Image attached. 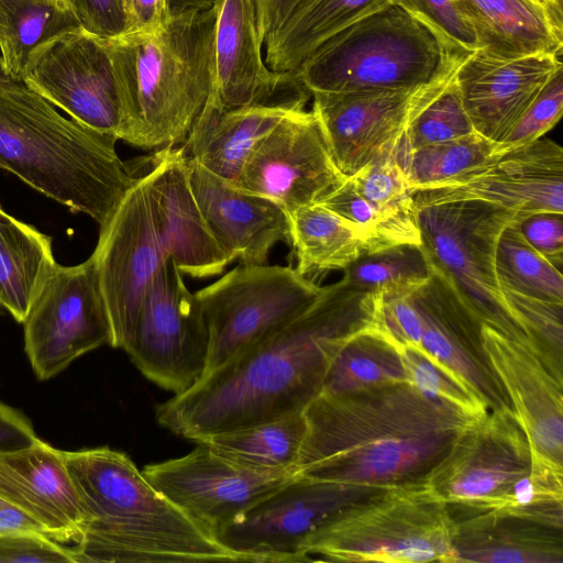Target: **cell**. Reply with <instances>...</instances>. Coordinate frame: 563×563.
I'll list each match as a JSON object with an SVG mask.
<instances>
[{"mask_svg": "<svg viewBox=\"0 0 563 563\" xmlns=\"http://www.w3.org/2000/svg\"><path fill=\"white\" fill-rule=\"evenodd\" d=\"M455 521L426 483L384 487L357 500L305 542V562H452Z\"/></svg>", "mask_w": 563, "mask_h": 563, "instance_id": "8992f818", "label": "cell"}, {"mask_svg": "<svg viewBox=\"0 0 563 563\" xmlns=\"http://www.w3.org/2000/svg\"><path fill=\"white\" fill-rule=\"evenodd\" d=\"M260 41L264 45L279 26L294 0H251Z\"/></svg>", "mask_w": 563, "mask_h": 563, "instance_id": "816d5d0a", "label": "cell"}, {"mask_svg": "<svg viewBox=\"0 0 563 563\" xmlns=\"http://www.w3.org/2000/svg\"><path fill=\"white\" fill-rule=\"evenodd\" d=\"M56 262L52 239L0 207V306L23 323Z\"/></svg>", "mask_w": 563, "mask_h": 563, "instance_id": "4dcf8cb0", "label": "cell"}, {"mask_svg": "<svg viewBox=\"0 0 563 563\" xmlns=\"http://www.w3.org/2000/svg\"><path fill=\"white\" fill-rule=\"evenodd\" d=\"M476 34L479 49L515 58L533 54L561 55L563 34L537 0H457Z\"/></svg>", "mask_w": 563, "mask_h": 563, "instance_id": "f1b7e54d", "label": "cell"}, {"mask_svg": "<svg viewBox=\"0 0 563 563\" xmlns=\"http://www.w3.org/2000/svg\"><path fill=\"white\" fill-rule=\"evenodd\" d=\"M452 517V562L563 563V526L527 514L471 512Z\"/></svg>", "mask_w": 563, "mask_h": 563, "instance_id": "4316f807", "label": "cell"}, {"mask_svg": "<svg viewBox=\"0 0 563 563\" xmlns=\"http://www.w3.org/2000/svg\"><path fill=\"white\" fill-rule=\"evenodd\" d=\"M537 1L542 2V3H545V1H547V0H537Z\"/></svg>", "mask_w": 563, "mask_h": 563, "instance_id": "db71d44e", "label": "cell"}, {"mask_svg": "<svg viewBox=\"0 0 563 563\" xmlns=\"http://www.w3.org/2000/svg\"><path fill=\"white\" fill-rule=\"evenodd\" d=\"M473 132L475 131L463 106L454 78L409 124L395 144L394 151L407 153Z\"/></svg>", "mask_w": 563, "mask_h": 563, "instance_id": "60d3db41", "label": "cell"}, {"mask_svg": "<svg viewBox=\"0 0 563 563\" xmlns=\"http://www.w3.org/2000/svg\"><path fill=\"white\" fill-rule=\"evenodd\" d=\"M456 53L393 3L331 36L294 73L310 93L407 88L434 79Z\"/></svg>", "mask_w": 563, "mask_h": 563, "instance_id": "52a82bcc", "label": "cell"}, {"mask_svg": "<svg viewBox=\"0 0 563 563\" xmlns=\"http://www.w3.org/2000/svg\"><path fill=\"white\" fill-rule=\"evenodd\" d=\"M164 258L195 278L221 274L231 263L212 235L194 195L184 147L167 146L142 163Z\"/></svg>", "mask_w": 563, "mask_h": 563, "instance_id": "7402d4cb", "label": "cell"}, {"mask_svg": "<svg viewBox=\"0 0 563 563\" xmlns=\"http://www.w3.org/2000/svg\"><path fill=\"white\" fill-rule=\"evenodd\" d=\"M79 25L100 38H111L129 31L125 0H66Z\"/></svg>", "mask_w": 563, "mask_h": 563, "instance_id": "bcb514c9", "label": "cell"}, {"mask_svg": "<svg viewBox=\"0 0 563 563\" xmlns=\"http://www.w3.org/2000/svg\"><path fill=\"white\" fill-rule=\"evenodd\" d=\"M0 497L38 520L55 541L79 542L81 509L60 450L38 439L0 451Z\"/></svg>", "mask_w": 563, "mask_h": 563, "instance_id": "484cf974", "label": "cell"}, {"mask_svg": "<svg viewBox=\"0 0 563 563\" xmlns=\"http://www.w3.org/2000/svg\"><path fill=\"white\" fill-rule=\"evenodd\" d=\"M430 271L429 279L408 296L421 323L415 351L479 398L489 411L510 409L484 353L483 322L440 272L431 266Z\"/></svg>", "mask_w": 563, "mask_h": 563, "instance_id": "ffe728a7", "label": "cell"}, {"mask_svg": "<svg viewBox=\"0 0 563 563\" xmlns=\"http://www.w3.org/2000/svg\"><path fill=\"white\" fill-rule=\"evenodd\" d=\"M125 352L148 380L174 395L190 389L206 371L207 322L196 294L169 257L146 291Z\"/></svg>", "mask_w": 563, "mask_h": 563, "instance_id": "8fae6325", "label": "cell"}, {"mask_svg": "<svg viewBox=\"0 0 563 563\" xmlns=\"http://www.w3.org/2000/svg\"><path fill=\"white\" fill-rule=\"evenodd\" d=\"M296 475L389 487L426 482L474 419L408 382L318 395L303 409Z\"/></svg>", "mask_w": 563, "mask_h": 563, "instance_id": "7a4b0ae2", "label": "cell"}, {"mask_svg": "<svg viewBox=\"0 0 563 563\" xmlns=\"http://www.w3.org/2000/svg\"><path fill=\"white\" fill-rule=\"evenodd\" d=\"M305 107L288 103L220 109L208 99L183 146L211 174L235 185L261 141L288 114Z\"/></svg>", "mask_w": 563, "mask_h": 563, "instance_id": "83f0119b", "label": "cell"}, {"mask_svg": "<svg viewBox=\"0 0 563 563\" xmlns=\"http://www.w3.org/2000/svg\"><path fill=\"white\" fill-rule=\"evenodd\" d=\"M378 297L343 278L277 331L155 408L159 426L198 442L291 412L318 396L343 342L377 322Z\"/></svg>", "mask_w": 563, "mask_h": 563, "instance_id": "6da1fadb", "label": "cell"}, {"mask_svg": "<svg viewBox=\"0 0 563 563\" xmlns=\"http://www.w3.org/2000/svg\"><path fill=\"white\" fill-rule=\"evenodd\" d=\"M487 363L531 450L563 466V382L528 345L482 325Z\"/></svg>", "mask_w": 563, "mask_h": 563, "instance_id": "603a6c76", "label": "cell"}, {"mask_svg": "<svg viewBox=\"0 0 563 563\" xmlns=\"http://www.w3.org/2000/svg\"><path fill=\"white\" fill-rule=\"evenodd\" d=\"M4 533H32L54 540L47 528L38 520L0 497V534Z\"/></svg>", "mask_w": 563, "mask_h": 563, "instance_id": "f907efd6", "label": "cell"}, {"mask_svg": "<svg viewBox=\"0 0 563 563\" xmlns=\"http://www.w3.org/2000/svg\"><path fill=\"white\" fill-rule=\"evenodd\" d=\"M400 354L408 382L427 396L443 401L474 419H481L489 412L479 398L426 360L419 352L400 347Z\"/></svg>", "mask_w": 563, "mask_h": 563, "instance_id": "b9f144b4", "label": "cell"}, {"mask_svg": "<svg viewBox=\"0 0 563 563\" xmlns=\"http://www.w3.org/2000/svg\"><path fill=\"white\" fill-rule=\"evenodd\" d=\"M321 291L322 286L292 267L241 263L195 292L209 331L203 375L277 331Z\"/></svg>", "mask_w": 563, "mask_h": 563, "instance_id": "9c48e42d", "label": "cell"}, {"mask_svg": "<svg viewBox=\"0 0 563 563\" xmlns=\"http://www.w3.org/2000/svg\"><path fill=\"white\" fill-rule=\"evenodd\" d=\"M527 242L559 269L563 264V213L541 212L518 222Z\"/></svg>", "mask_w": 563, "mask_h": 563, "instance_id": "7dc6e473", "label": "cell"}, {"mask_svg": "<svg viewBox=\"0 0 563 563\" xmlns=\"http://www.w3.org/2000/svg\"><path fill=\"white\" fill-rule=\"evenodd\" d=\"M220 0H167L169 18L187 11H208L217 7Z\"/></svg>", "mask_w": 563, "mask_h": 563, "instance_id": "f5cc1de1", "label": "cell"}, {"mask_svg": "<svg viewBox=\"0 0 563 563\" xmlns=\"http://www.w3.org/2000/svg\"><path fill=\"white\" fill-rule=\"evenodd\" d=\"M497 145L473 132L407 153L394 151V158L413 194L448 185L470 173L494 156Z\"/></svg>", "mask_w": 563, "mask_h": 563, "instance_id": "d590c367", "label": "cell"}, {"mask_svg": "<svg viewBox=\"0 0 563 563\" xmlns=\"http://www.w3.org/2000/svg\"><path fill=\"white\" fill-rule=\"evenodd\" d=\"M289 219L295 269L303 277L344 271L372 251L364 232L320 203L298 208Z\"/></svg>", "mask_w": 563, "mask_h": 563, "instance_id": "1f68e13d", "label": "cell"}, {"mask_svg": "<svg viewBox=\"0 0 563 563\" xmlns=\"http://www.w3.org/2000/svg\"><path fill=\"white\" fill-rule=\"evenodd\" d=\"M416 208L478 200L522 217L563 213V148L550 139L498 153L454 181L412 194Z\"/></svg>", "mask_w": 563, "mask_h": 563, "instance_id": "d6986e66", "label": "cell"}, {"mask_svg": "<svg viewBox=\"0 0 563 563\" xmlns=\"http://www.w3.org/2000/svg\"><path fill=\"white\" fill-rule=\"evenodd\" d=\"M82 515L75 563L243 562L166 498L123 452L62 451Z\"/></svg>", "mask_w": 563, "mask_h": 563, "instance_id": "3957f363", "label": "cell"}, {"mask_svg": "<svg viewBox=\"0 0 563 563\" xmlns=\"http://www.w3.org/2000/svg\"><path fill=\"white\" fill-rule=\"evenodd\" d=\"M312 111L285 117L256 146L234 186L266 197L288 214L320 203L345 180Z\"/></svg>", "mask_w": 563, "mask_h": 563, "instance_id": "e0dca14e", "label": "cell"}, {"mask_svg": "<svg viewBox=\"0 0 563 563\" xmlns=\"http://www.w3.org/2000/svg\"><path fill=\"white\" fill-rule=\"evenodd\" d=\"M187 164L196 200L230 262L263 265L277 243L291 246L290 219L282 206L241 190L188 156Z\"/></svg>", "mask_w": 563, "mask_h": 563, "instance_id": "d4e9b609", "label": "cell"}, {"mask_svg": "<svg viewBox=\"0 0 563 563\" xmlns=\"http://www.w3.org/2000/svg\"><path fill=\"white\" fill-rule=\"evenodd\" d=\"M397 0H294L265 42V62L275 73H294L331 36Z\"/></svg>", "mask_w": 563, "mask_h": 563, "instance_id": "f546056e", "label": "cell"}, {"mask_svg": "<svg viewBox=\"0 0 563 563\" xmlns=\"http://www.w3.org/2000/svg\"><path fill=\"white\" fill-rule=\"evenodd\" d=\"M468 54L456 53L434 79L419 86L311 93V111L338 169L350 177L391 150Z\"/></svg>", "mask_w": 563, "mask_h": 563, "instance_id": "30bf717a", "label": "cell"}, {"mask_svg": "<svg viewBox=\"0 0 563 563\" xmlns=\"http://www.w3.org/2000/svg\"><path fill=\"white\" fill-rule=\"evenodd\" d=\"M421 245L397 244L365 253L344 269L352 287L377 296H409L430 277Z\"/></svg>", "mask_w": 563, "mask_h": 563, "instance_id": "8d00e7d4", "label": "cell"}, {"mask_svg": "<svg viewBox=\"0 0 563 563\" xmlns=\"http://www.w3.org/2000/svg\"><path fill=\"white\" fill-rule=\"evenodd\" d=\"M397 382H408L400 347L376 322L343 342L330 361L318 395Z\"/></svg>", "mask_w": 563, "mask_h": 563, "instance_id": "836d02e7", "label": "cell"}, {"mask_svg": "<svg viewBox=\"0 0 563 563\" xmlns=\"http://www.w3.org/2000/svg\"><path fill=\"white\" fill-rule=\"evenodd\" d=\"M347 178L407 243L421 244L412 191L394 158V147Z\"/></svg>", "mask_w": 563, "mask_h": 563, "instance_id": "f35d334b", "label": "cell"}, {"mask_svg": "<svg viewBox=\"0 0 563 563\" xmlns=\"http://www.w3.org/2000/svg\"><path fill=\"white\" fill-rule=\"evenodd\" d=\"M37 440L29 419L18 410L0 402V451L29 446Z\"/></svg>", "mask_w": 563, "mask_h": 563, "instance_id": "c3c4849f", "label": "cell"}, {"mask_svg": "<svg viewBox=\"0 0 563 563\" xmlns=\"http://www.w3.org/2000/svg\"><path fill=\"white\" fill-rule=\"evenodd\" d=\"M528 438L510 409L467 427L426 477L451 514L489 509L531 467Z\"/></svg>", "mask_w": 563, "mask_h": 563, "instance_id": "2e32d148", "label": "cell"}, {"mask_svg": "<svg viewBox=\"0 0 563 563\" xmlns=\"http://www.w3.org/2000/svg\"><path fill=\"white\" fill-rule=\"evenodd\" d=\"M396 4L429 26L450 51L479 49L476 34L457 0H397Z\"/></svg>", "mask_w": 563, "mask_h": 563, "instance_id": "ee69618b", "label": "cell"}, {"mask_svg": "<svg viewBox=\"0 0 563 563\" xmlns=\"http://www.w3.org/2000/svg\"><path fill=\"white\" fill-rule=\"evenodd\" d=\"M519 221L506 225L497 242L495 266L501 289L563 303L561 271L527 242Z\"/></svg>", "mask_w": 563, "mask_h": 563, "instance_id": "74e56055", "label": "cell"}, {"mask_svg": "<svg viewBox=\"0 0 563 563\" xmlns=\"http://www.w3.org/2000/svg\"><path fill=\"white\" fill-rule=\"evenodd\" d=\"M24 346L36 377L46 380L103 344L112 331L93 257L56 263L24 320Z\"/></svg>", "mask_w": 563, "mask_h": 563, "instance_id": "9a60e30c", "label": "cell"}, {"mask_svg": "<svg viewBox=\"0 0 563 563\" xmlns=\"http://www.w3.org/2000/svg\"><path fill=\"white\" fill-rule=\"evenodd\" d=\"M142 473L166 498L214 537L295 476L238 464L202 444L184 456L148 464Z\"/></svg>", "mask_w": 563, "mask_h": 563, "instance_id": "ac0fdd59", "label": "cell"}, {"mask_svg": "<svg viewBox=\"0 0 563 563\" xmlns=\"http://www.w3.org/2000/svg\"><path fill=\"white\" fill-rule=\"evenodd\" d=\"M384 487L295 475L216 533L243 562H305L307 539L341 511Z\"/></svg>", "mask_w": 563, "mask_h": 563, "instance_id": "7c38bea8", "label": "cell"}, {"mask_svg": "<svg viewBox=\"0 0 563 563\" xmlns=\"http://www.w3.org/2000/svg\"><path fill=\"white\" fill-rule=\"evenodd\" d=\"M503 292L532 350L555 377L563 382V303L538 299L509 289H503Z\"/></svg>", "mask_w": 563, "mask_h": 563, "instance_id": "ab89813d", "label": "cell"}, {"mask_svg": "<svg viewBox=\"0 0 563 563\" xmlns=\"http://www.w3.org/2000/svg\"><path fill=\"white\" fill-rule=\"evenodd\" d=\"M217 14L187 11L154 33L101 38L123 96L124 142L153 150L186 141L213 89Z\"/></svg>", "mask_w": 563, "mask_h": 563, "instance_id": "5b68a950", "label": "cell"}, {"mask_svg": "<svg viewBox=\"0 0 563 563\" xmlns=\"http://www.w3.org/2000/svg\"><path fill=\"white\" fill-rule=\"evenodd\" d=\"M118 139L62 117L23 80L0 68V169L103 225L134 175Z\"/></svg>", "mask_w": 563, "mask_h": 563, "instance_id": "277c9868", "label": "cell"}, {"mask_svg": "<svg viewBox=\"0 0 563 563\" xmlns=\"http://www.w3.org/2000/svg\"><path fill=\"white\" fill-rule=\"evenodd\" d=\"M108 221L100 227L92 253L107 307L111 346L126 351L146 291L165 258L154 227L144 166Z\"/></svg>", "mask_w": 563, "mask_h": 563, "instance_id": "4fadbf2b", "label": "cell"}, {"mask_svg": "<svg viewBox=\"0 0 563 563\" xmlns=\"http://www.w3.org/2000/svg\"><path fill=\"white\" fill-rule=\"evenodd\" d=\"M561 55L501 57L484 49L470 53L455 82L476 133L499 144L554 71Z\"/></svg>", "mask_w": 563, "mask_h": 563, "instance_id": "cb8c5ba5", "label": "cell"}, {"mask_svg": "<svg viewBox=\"0 0 563 563\" xmlns=\"http://www.w3.org/2000/svg\"><path fill=\"white\" fill-rule=\"evenodd\" d=\"M23 81L73 120L124 141L123 96L100 37L78 27L49 38L30 54Z\"/></svg>", "mask_w": 563, "mask_h": 563, "instance_id": "5bb4252c", "label": "cell"}, {"mask_svg": "<svg viewBox=\"0 0 563 563\" xmlns=\"http://www.w3.org/2000/svg\"><path fill=\"white\" fill-rule=\"evenodd\" d=\"M416 209L429 265L452 284L484 324L532 349L507 305L495 266L500 233L525 217L478 200Z\"/></svg>", "mask_w": 563, "mask_h": 563, "instance_id": "ba28073f", "label": "cell"}, {"mask_svg": "<svg viewBox=\"0 0 563 563\" xmlns=\"http://www.w3.org/2000/svg\"><path fill=\"white\" fill-rule=\"evenodd\" d=\"M306 434L302 411L241 429L207 437L198 442L238 464L272 473L296 475V464Z\"/></svg>", "mask_w": 563, "mask_h": 563, "instance_id": "d6a6232c", "label": "cell"}, {"mask_svg": "<svg viewBox=\"0 0 563 563\" xmlns=\"http://www.w3.org/2000/svg\"><path fill=\"white\" fill-rule=\"evenodd\" d=\"M210 99L222 110L288 103L305 107L311 93L295 73H275L262 58L251 0H220Z\"/></svg>", "mask_w": 563, "mask_h": 563, "instance_id": "44dd1931", "label": "cell"}, {"mask_svg": "<svg viewBox=\"0 0 563 563\" xmlns=\"http://www.w3.org/2000/svg\"><path fill=\"white\" fill-rule=\"evenodd\" d=\"M75 563L74 549L40 534H0V563Z\"/></svg>", "mask_w": 563, "mask_h": 563, "instance_id": "f6af8a7d", "label": "cell"}, {"mask_svg": "<svg viewBox=\"0 0 563 563\" xmlns=\"http://www.w3.org/2000/svg\"><path fill=\"white\" fill-rule=\"evenodd\" d=\"M128 33H154L169 19L167 0H125Z\"/></svg>", "mask_w": 563, "mask_h": 563, "instance_id": "681fc988", "label": "cell"}, {"mask_svg": "<svg viewBox=\"0 0 563 563\" xmlns=\"http://www.w3.org/2000/svg\"><path fill=\"white\" fill-rule=\"evenodd\" d=\"M563 111V66L558 68L505 139L496 154L528 145L541 139L561 119Z\"/></svg>", "mask_w": 563, "mask_h": 563, "instance_id": "7bdbcfd3", "label": "cell"}, {"mask_svg": "<svg viewBox=\"0 0 563 563\" xmlns=\"http://www.w3.org/2000/svg\"><path fill=\"white\" fill-rule=\"evenodd\" d=\"M78 27L66 0H0V68L23 80L27 58L38 45Z\"/></svg>", "mask_w": 563, "mask_h": 563, "instance_id": "e575fe53", "label": "cell"}]
</instances>
